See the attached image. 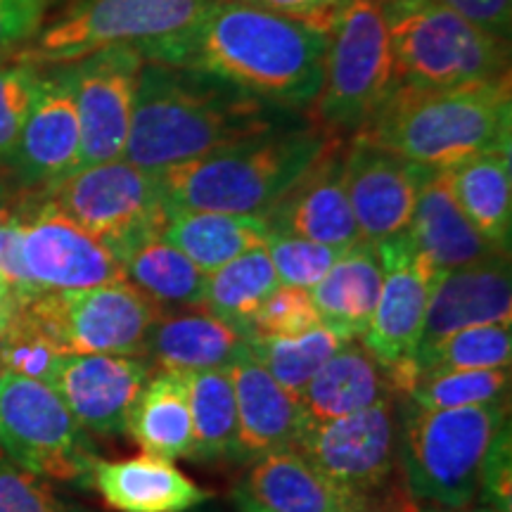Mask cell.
Returning <instances> with one entry per match:
<instances>
[{
  "mask_svg": "<svg viewBox=\"0 0 512 512\" xmlns=\"http://www.w3.org/2000/svg\"><path fill=\"white\" fill-rule=\"evenodd\" d=\"M136 50L145 62L197 69L297 112L323 86L328 34L247 0H211L188 29Z\"/></svg>",
  "mask_w": 512,
  "mask_h": 512,
  "instance_id": "6da1fadb",
  "label": "cell"
},
{
  "mask_svg": "<svg viewBox=\"0 0 512 512\" xmlns=\"http://www.w3.org/2000/svg\"><path fill=\"white\" fill-rule=\"evenodd\" d=\"M294 124L290 112L197 69L145 62L124 159L150 174Z\"/></svg>",
  "mask_w": 512,
  "mask_h": 512,
  "instance_id": "7a4b0ae2",
  "label": "cell"
},
{
  "mask_svg": "<svg viewBox=\"0 0 512 512\" xmlns=\"http://www.w3.org/2000/svg\"><path fill=\"white\" fill-rule=\"evenodd\" d=\"M510 79L456 88L396 86L356 133L425 169H448L479 152L510 145Z\"/></svg>",
  "mask_w": 512,
  "mask_h": 512,
  "instance_id": "3957f363",
  "label": "cell"
},
{
  "mask_svg": "<svg viewBox=\"0 0 512 512\" xmlns=\"http://www.w3.org/2000/svg\"><path fill=\"white\" fill-rule=\"evenodd\" d=\"M332 138L313 124H290L221 147L157 176L169 207L266 216L323 155Z\"/></svg>",
  "mask_w": 512,
  "mask_h": 512,
  "instance_id": "277c9868",
  "label": "cell"
},
{
  "mask_svg": "<svg viewBox=\"0 0 512 512\" xmlns=\"http://www.w3.org/2000/svg\"><path fill=\"white\" fill-rule=\"evenodd\" d=\"M508 422V401L430 411L399 396L396 463L408 496L437 508L475 503L484 460Z\"/></svg>",
  "mask_w": 512,
  "mask_h": 512,
  "instance_id": "5b68a950",
  "label": "cell"
},
{
  "mask_svg": "<svg viewBox=\"0 0 512 512\" xmlns=\"http://www.w3.org/2000/svg\"><path fill=\"white\" fill-rule=\"evenodd\" d=\"M396 86L456 88L510 79V41L430 0H384Z\"/></svg>",
  "mask_w": 512,
  "mask_h": 512,
  "instance_id": "8992f818",
  "label": "cell"
},
{
  "mask_svg": "<svg viewBox=\"0 0 512 512\" xmlns=\"http://www.w3.org/2000/svg\"><path fill=\"white\" fill-rule=\"evenodd\" d=\"M382 3L349 0L332 24L323 86L311 105V124L328 136H356L396 88Z\"/></svg>",
  "mask_w": 512,
  "mask_h": 512,
  "instance_id": "52a82bcc",
  "label": "cell"
},
{
  "mask_svg": "<svg viewBox=\"0 0 512 512\" xmlns=\"http://www.w3.org/2000/svg\"><path fill=\"white\" fill-rule=\"evenodd\" d=\"M211 0H74L15 53L36 67H60L114 46H145L188 29Z\"/></svg>",
  "mask_w": 512,
  "mask_h": 512,
  "instance_id": "ba28073f",
  "label": "cell"
},
{
  "mask_svg": "<svg viewBox=\"0 0 512 512\" xmlns=\"http://www.w3.org/2000/svg\"><path fill=\"white\" fill-rule=\"evenodd\" d=\"M57 354L143 356L162 306L131 283L41 292L19 309Z\"/></svg>",
  "mask_w": 512,
  "mask_h": 512,
  "instance_id": "9c48e42d",
  "label": "cell"
},
{
  "mask_svg": "<svg viewBox=\"0 0 512 512\" xmlns=\"http://www.w3.org/2000/svg\"><path fill=\"white\" fill-rule=\"evenodd\" d=\"M0 453L50 482L91 484V439L46 382L0 375Z\"/></svg>",
  "mask_w": 512,
  "mask_h": 512,
  "instance_id": "30bf717a",
  "label": "cell"
},
{
  "mask_svg": "<svg viewBox=\"0 0 512 512\" xmlns=\"http://www.w3.org/2000/svg\"><path fill=\"white\" fill-rule=\"evenodd\" d=\"M38 195L110 249L143 230L162 228L169 214L159 176L126 159L83 166Z\"/></svg>",
  "mask_w": 512,
  "mask_h": 512,
  "instance_id": "8fae6325",
  "label": "cell"
},
{
  "mask_svg": "<svg viewBox=\"0 0 512 512\" xmlns=\"http://www.w3.org/2000/svg\"><path fill=\"white\" fill-rule=\"evenodd\" d=\"M382 264V287L373 320L358 342L392 377L396 394H406L413 382L425 313L434 283L441 273L415 249L411 235L401 233L375 245Z\"/></svg>",
  "mask_w": 512,
  "mask_h": 512,
  "instance_id": "7c38bea8",
  "label": "cell"
},
{
  "mask_svg": "<svg viewBox=\"0 0 512 512\" xmlns=\"http://www.w3.org/2000/svg\"><path fill=\"white\" fill-rule=\"evenodd\" d=\"M396 437V399H382L342 418L309 420L294 451L332 482L363 494H384L399 467Z\"/></svg>",
  "mask_w": 512,
  "mask_h": 512,
  "instance_id": "4fadbf2b",
  "label": "cell"
},
{
  "mask_svg": "<svg viewBox=\"0 0 512 512\" xmlns=\"http://www.w3.org/2000/svg\"><path fill=\"white\" fill-rule=\"evenodd\" d=\"M19 211L24 266L41 292L128 283L112 249L41 195L24 192Z\"/></svg>",
  "mask_w": 512,
  "mask_h": 512,
  "instance_id": "5bb4252c",
  "label": "cell"
},
{
  "mask_svg": "<svg viewBox=\"0 0 512 512\" xmlns=\"http://www.w3.org/2000/svg\"><path fill=\"white\" fill-rule=\"evenodd\" d=\"M143 57L114 46L67 64L79 114V169L124 159Z\"/></svg>",
  "mask_w": 512,
  "mask_h": 512,
  "instance_id": "9a60e30c",
  "label": "cell"
},
{
  "mask_svg": "<svg viewBox=\"0 0 512 512\" xmlns=\"http://www.w3.org/2000/svg\"><path fill=\"white\" fill-rule=\"evenodd\" d=\"M81 131L67 64L38 81L34 100L3 169L24 192H43L79 169Z\"/></svg>",
  "mask_w": 512,
  "mask_h": 512,
  "instance_id": "2e32d148",
  "label": "cell"
},
{
  "mask_svg": "<svg viewBox=\"0 0 512 512\" xmlns=\"http://www.w3.org/2000/svg\"><path fill=\"white\" fill-rule=\"evenodd\" d=\"M427 171L377 145L358 138L347 140L344 188L363 242L380 245L406 233Z\"/></svg>",
  "mask_w": 512,
  "mask_h": 512,
  "instance_id": "e0dca14e",
  "label": "cell"
},
{
  "mask_svg": "<svg viewBox=\"0 0 512 512\" xmlns=\"http://www.w3.org/2000/svg\"><path fill=\"white\" fill-rule=\"evenodd\" d=\"M155 366L143 356L64 354L48 384L86 432L126 434L128 415Z\"/></svg>",
  "mask_w": 512,
  "mask_h": 512,
  "instance_id": "ac0fdd59",
  "label": "cell"
},
{
  "mask_svg": "<svg viewBox=\"0 0 512 512\" xmlns=\"http://www.w3.org/2000/svg\"><path fill=\"white\" fill-rule=\"evenodd\" d=\"M238 494L268 512H394L408 491L363 494L332 482L294 448L254 460Z\"/></svg>",
  "mask_w": 512,
  "mask_h": 512,
  "instance_id": "d6986e66",
  "label": "cell"
},
{
  "mask_svg": "<svg viewBox=\"0 0 512 512\" xmlns=\"http://www.w3.org/2000/svg\"><path fill=\"white\" fill-rule=\"evenodd\" d=\"M349 138H332L311 169L264 216L275 235H294L320 245L349 249L361 242L347 188L344 152Z\"/></svg>",
  "mask_w": 512,
  "mask_h": 512,
  "instance_id": "ffe728a7",
  "label": "cell"
},
{
  "mask_svg": "<svg viewBox=\"0 0 512 512\" xmlns=\"http://www.w3.org/2000/svg\"><path fill=\"white\" fill-rule=\"evenodd\" d=\"M512 278L508 254L441 273L425 313L418 351L434 347L453 332L472 325H510Z\"/></svg>",
  "mask_w": 512,
  "mask_h": 512,
  "instance_id": "44dd1931",
  "label": "cell"
},
{
  "mask_svg": "<svg viewBox=\"0 0 512 512\" xmlns=\"http://www.w3.org/2000/svg\"><path fill=\"white\" fill-rule=\"evenodd\" d=\"M238 406L240 444L247 460L294 448L309 422L297 396L280 387L245 347L228 366Z\"/></svg>",
  "mask_w": 512,
  "mask_h": 512,
  "instance_id": "7402d4cb",
  "label": "cell"
},
{
  "mask_svg": "<svg viewBox=\"0 0 512 512\" xmlns=\"http://www.w3.org/2000/svg\"><path fill=\"white\" fill-rule=\"evenodd\" d=\"M413 245L437 273L456 271L479 261L508 254L484 238L458 207L446 169H430L422 178L413 219L408 226Z\"/></svg>",
  "mask_w": 512,
  "mask_h": 512,
  "instance_id": "603a6c76",
  "label": "cell"
},
{
  "mask_svg": "<svg viewBox=\"0 0 512 512\" xmlns=\"http://www.w3.org/2000/svg\"><path fill=\"white\" fill-rule=\"evenodd\" d=\"M91 486L117 512H188L214 498L174 463L145 453L128 460L98 458L91 467Z\"/></svg>",
  "mask_w": 512,
  "mask_h": 512,
  "instance_id": "cb8c5ba5",
  "label": "cell"
},
{
  "mask_svg": "<svg viewBox=\"0 0 512 512\" xmlns=\"http://www.w3.org/2000/svg\"><path fill=\"white\" fill-rule=\"evenodd\" d=\"M245 347L247 337L238 328L207 311H162L145 339L143 358L155 370L195 373L228 368Z\"/></svg>",
  "mask_w": 512,
  "mask_h": 512,
  "instance_id": "d4e9b609",
  "label": "cell"
},
{
  "mask_svg": "<svg viewBox=\"0 0 512 512\" xmlns=\"http://www.w3.org/2000/svg\"><path fill=\"white\" fill-rule=\"evenodd\" d=\"M297 399L309 420H332L399 394L375 356L358 339H347Z\"/></svg>",
  "mask_w": 512,
  "mask_h": 512,
  "instance_id": "484cf974",
  "label": "cell"
},
{
  "mask_svg": "<svg viewBox=\"0 0 512 512\" xmlns=\"http://www.w3.org/2000/svg\"><path fill=\"white\" fill-rule=\"evenodd\" d=\"M380 287V256L375 245L361 240L344 249L328 275L309 292L325 328L342 339H361L373 320Z\"/></svg>",
  "mask_w": 512,
  "mask_h": 512,
  "instance_id": "4316f807",
  "label": "cell"
},
{
  "mask_svg": "<svg viewBox=\"0 0 512 512\" xmlns=\"http://www.w3.org/2000/svg\"><path fill=\"white\" fill-rule=\"evenodd\" d=\"M162 238L209 275L252 249L266 247L271 230L264 216L169 207Z\"/></svg>",
  "mask_w": 512,
  "mask_h": 512,
  "instance_id": "83f0119b",
  "label": "cell"
},
{
  "mask_svg": "<svg viewBox=\"0 0 512 512\" xmlns=\"http://www.w3.org/2000/svg\"><path fill=\"white\" fill-rule=\"evenodd\" d=\"M126 280L166 309H200L207 275L162 238V228L143 230L112 249Z\"/></svg>",
  "mask_w": 512,
  "mask_h": 512,
  "instance_id": "f1b7e54d",
  "label": "cell"
},
{
  "mask_svg": "<svg viewBox=\"0 0 512 512\" xmlns=\"http://www.w3.org/2000/svg\"><path fill=\"white\" fill-rule=\"evenodd\" d=\"M126 434L145 456L169 463L188 458L192 446L188 375L181 370H155L133 403Z\"/></svg>",
  "mask_w": 512,
  "mask_h": 512,
  "instance_id": "f546056e",
  "label": "cell"
},
{
  "mask_svg": "<svg viewBox=\"0 0 512 512\" xmlns=\"http://www.w3.org/2000/svg\"><path fill=\"white\" fill-rule=\"evenodd\" d=\"M448 185L486 240L508 252L512 230V171L510 145L479 152L446 169Z\"/></svg>",
  "mask_w": 512,
  "mask_h": 512,
  "instance_id": "4dcf8cb0",
  "label": "cell"
},
{
  "mask_svg": "<svg viewBox=\"0 0 512 512\" xmlns=\"http://www.w3.org/2000/svg\"><path fill=\"white\" fill-rule=\"evenodd\" d=\"M188 375L192 420L190 456L200 463H245L240 444L238 406L228 368L195 370Z\"/></svg>",
  "mask_w": 512,
  "mask_h": 512,
  "instance_id": "1f68e13d",
  "label": "cell"
},
{
  "mask_svg": "<svg viewBox=\"0 0 512 512\" xmlns=\"http://www.w3.org/2000/svg\"><path fill=\"white\" fill-rule=\"evenodd\" d=\"M278 285L266 247L252 249L207 275L200 309L226 320L249 337L254 316Z\"/></svg>",
  "mask_w": 512,
  "mask_h": 512,
  "instance_id": "d6a6232c",
  "label": "cell"
},
{
  "mask_svg": "<svg viewBox=\"0 0 512 512\" xmlns=\"http://www.w3.org/2000/svg\"><path fill=\"white\" fill-rule=\"evenodd\" d=\"M347 339L318 325L297 337H249L247 347L280 387L299 396Z\"/></svg>",
  "mask_w": 512,
  "mask_h": 512,
  "instance_id": "836d02e7",
  "label": "cell"
},
{
  "mask_svg": "<svg viewBox=\"0 0 512 512\" xmlns=\"http://www.w3.org/2000/svg\"><path fill=\"white\" fill-rule=\"evenodd\" d=\"M512 332L510 325H472L441 339L434 347L415 354L413 370L420 373H446V370H486L510 368ZM411 387V384H408Z\"/></svg>",
  "mask_w": 512,
  "mask_h": 512,
  "instance_id": "e575fe53",
  "label": "cell"
},
{
  "mask_svg": "<svg viewBox=\"0 0 512 512\" xmlns=\"http://www.w3.org/2000/svg\"><path fill=\"white\" fill-rule=\"evenodd\" d=\"M510 368L486 370H446V373H420L406 389V399L430 411L446 408L484 406L508 401Z\"/></svg>",
  "mask_w": 512,
  "mask_h": 512,
  "instance_id": "d590c367",
  "label": "cell"
},
{
  "mask_svg": "<svg viewBox=\"0 0 512 512\" xmlns=\"http://www.w3.org/2000/svg\"><path fill=\"white\" fill-rule=\"evenodd\" d=\"M62 354L22 311H12L0 330V370L46 382Z\"/></svg>",
  "mask_w": 512,
  "mask_h": 512,
  "instance_id": "8d00e7d4",
  "label": "cell"
},
{
  "mask_svg": "<svg viewBox=\"0 0 512 512\" xmlns=\"http://www.w3.org/2000/svg\"><path fill=\"white\" fill-rule=\"evenodd\" d=\"M266 252L271 256V264L280 285L311 290L328 275L344 249L294 238V235L271 233V238L266 242Z\"/></svg>",
  "mask_w": 512,
  "mask_h": 512,
  "instance_id": "74e56055",
  "label": "cell"
},
{
  "mask_svg": "<svg viewBox=\"0 0 512 512\" xmlns=\"http://www.w3.org/2000/svg\"><path fill=\"white\" fill-rule=\"evenodd\" d=\"M0 512H93L60 491L34 472L22 470L0 456Z\"/></svg>",
  "mask_w": 512,
  "mask_h": 512,
  "instance_id": "f35d334b",
  "label": "cell"
},
{
  "mask_svg": "<svg viewBox=\"0 0 512 512\" xmlns=\"http://www.w3.org/2000/svg\"><path fill=\"white\" fill-rule=\"evenodd\" d=\"M318 325L323 323H320L311 292L302 287L278 285L254 316L249 337H297Z\"/></svg>",
  "mask_w": 512,
  "mask_h": 512,
  "instance_id": "ab89813d",
  "label": "cell"
},
{
  "mask_svg": "<svg viewBox=\"0 0 512 512\" xmlns=\"http://www.w3.org/2000/svg\"><path fill=\"white\" fill-rule=\"evenodd\" d=\"M38 81H41V67L36 64L0 60V164L15 145Z\"/></svg>",
  "mask_w": 512,
  "mask_h": 512,
  "instance_id": "60d3db41",
  "label": "cell"
},
{
  "mask_svg": "<svg viewBox=\"0 0 512 512\" xmlns=\"http://www.w3.org/2000/svg\"><path fill=\"white\" fill-rule=\"evenodd\" d=\"M22 204V197H19ZM19 204L8 221L0 223V306L5 313L19 309L41 290L29 278L22 256V211Z\"/></svg>",
  "mask_w": 512,
  "mask_h": 512,
  "instance_id": "b9f144b4",
  "label": "cell"
},
{
  "mask_svg": "<svg viewBox=\"0 0 512 512\" xmlns=\"http://www.w3.org/2000/svg\"><path fill=\"white\" fill-rule=\"evenodd\" d=\"M512 439L510 422L498 432L494 444L489 448V456L482 467V482H479V494L482 505L496 508L501 512H512Z\"/></svg>",
  "mask_w": 512,
  "mask_h": 512,
  "instance_id": "7bdbcfd3",
  "label": "cell"
},
{
  "mask_svg": "<svg viewBox=\"0 0 512 512\" xmlns=\"http://www.w3.org/2000/svg\"><path fill=\"white\" fill-rule=\"evenodd\" d=\"M55 0H0V60L27 46L41 31Z\"/></svg>",
  "mask_w": 512,
  "mask_h": 512,
  "instance_id": "ee69618b",
  "label": "cell"
},
{
  "mask_svg": "<svg viewBox=\"0 0 512 512\" xmlns=\"http://www.w3.org/2000/svg\"><path fill=\"white\" fill-rule=\"evenodd\" d=\"M465 17L475 27L489 31L496 38L510 41L512 29V0H430Z\"/></svg>",
  "mask_w": 512,
  "mask_h": 512,
  "instance_id": "f6af8a7d",
  "label": "cell"
},
{
  "mask_svg": "<svg viewBox=\"0 0 512 512\" xmlns=\"http://www.w3.org/2000/svg\"><path fill=\"white\" fill-rule=\"evenodd\" d=\"M247 3L294 17L313 29L323 31V34H330L332 24L349 0H247Z\"/></svg>",
  "mask_w": 512,
  "mask_h": 512,
  "instance_id": "bcb514c9",
  "label": "cell"
},
{
  "mask_svg": "<svg viewBox=\"0 0 512 512\" xmlns=\"http://www.w3.org/2000/svg\"><path fill=\"white\" fill-rule=\"evenodd\" d=\"M19 197L22 195H12L10 185L0 181V223H5L10 219L12 214H15L17 204H19Z\"/></svg>",
  "mask_w": 512,
  "mask_h": 512,
  "instance_id": "7dc6e473",
  "label": "cell"
},
{
  "mask_svg": "<svg viewBox=\"0 0 512 512\" xmlns=\"http://www.w3.org/2000/svg\"><path fill=\"white\" fill-rule=\"evenodd\" d=\"M420 512H501L496 508H489V505H477V508H437V505H420Z\"/></svg>",
  "mask_w": 512,
  "mask_h": 512,
  "instance_id": "c3c4849f",
  "label": "cell"
},
{
  "mask_svg": "<svg viewBox=\"0 0 512 512\" xmlns=\"http://www.w3.org/2000/svg\"><path fill=\"white\" fill-rule=\"evenodd\" d=\"M235 508H238V512H268L264 508H259V505H256V503L247 501V498L242 496V494H238V491H235Z\"/></svg>",
  "mask_w": 512,
  "mask_h": 512,
  "instance_id": "681fc988",
  "label": "cell"
},
{
  "mask_svg": "<svg viewBox=\"0 0 512 512\" xmlns=\"http://www.w3.org/2000/svg\"><path fill=\"white\" fill-rule=\"evenodd\" d=\"M394 512H420V505L415 503L413 498H406V501H403Z\"/></svg>",
  "mask_w": 512,
  "mask_h": 512,
  "instance_id": "f907efd6",
  "label": "cell"
},
{
  "mask_svg": "<svg viewBox=\"0 0 512 512\" xmlns=\"http://www.w3.org/2000/svg\"><path fill=\"white\" fill-rule=\"evenodd\" d=\"M5 320H8V313H5V309H3V306H0V330H3Z\"/></svg>",
  "mask_w": 512,
  "mask_h": 512,
  "instance_id": "816d5d0a",
  "label": "cell"
},
{
  "mask_svg": "<svg viewBox=\"0 0 512 512\" xmlns=\"http://www.w3.org/2000/svg\"><path fill=\"white\" fill-rule=\"evenodd\" d=\"M188 512H192V510H188ZM202 512V510H200ZM209 512H221V510H209Z\"/></svg>",
  "mask_w": 512,
  "mask_h": 512,
  "instance_id": "f5cc1de1",
  "label": "cell"
},
{
  "mask_svg": "<svg viewBox=\"0 0 512 512\" xmlns=\"http://www.w3.org/2000/svg\"><path fill=\"white\" fill-rule=\"evenodd\" d=\"M0 375H3V370H0Z\"/></svg>",
  "mask_w": 512,
  "mask_h": 512,
  "instance_id": "db71d44e",
  "label": "cell"
}]
</instances>
